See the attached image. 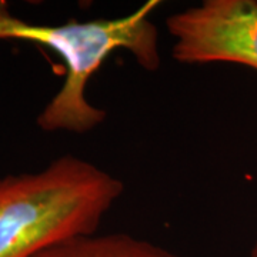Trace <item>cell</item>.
<instances>
[{"mask_svg":"<svg viewBox=\"0 0 257 257\" xmlns=\"http://www.w3.org/2000/svg\"><path fill=\"white\" fill-rule=\"evenodd\" d=\"M159 6L160 0H147L120 18L40 25L13 15L0 2V40L30 42L52 49L67 67L63 86L36 117L37 127L47 133L84 135L104 123L107 113L87 100V83L117 49L127 50L145 70L160 67L159 32L152 22Z\"/></svg>","mask_w":257,"mask_h":257,"instance_id":"cell-1","label":"cell"},{"mask_svg":"<svg viewBox=\"0 0 257 257\" xmlns=\"http://www.w3.org/2000/svg\"><path fill=\"white\" fill-rule=\"evenodd\" d=\"M124 186L90 162L63 155L33 173L0 177V257H33L93 234Z\"/></svg>","mask_w":257,"mask_h":257,"instance_id":"cell-2","label":"cell"},{"mask_svg":"<svg viewBox=\"0 0 257 257\" xmlns=\"http://www.w3.org/2000/svg\"><path fill=\"white\" fill-rule=\"evenodd\" d=\"M173 59L184 64L236 63L257 70V0H203L170 15Z\"/></svg>","mask_w":257,"mask_h":257,"instance_id":"cell-3","label":"cell"},{"mask_svg":"<svg viewBox=\"0 0 257 257\" xmlns=\"http://www.w3.org/2000/svg\"><path fill=\"white\" fill-rule=\"evenodd\" d=\"M33 257H180L127 233L83 234L59 241Z\"/></svg>","mask_w":257,"mask_h":257,"instance_id":"cell-4","label":"cell"},{"mask_svg":"<svg viewBox=\"0 0 257 257\" xmlns=\"http://www.w3.org/2000/svg\"><path fill=\"white\" fill-rule=\"evenodd\" d=\"M250 257H257V243L254 244V247L251 248V253H250Z\"/></svg>","mask_w":257,"mask_h":257,"instance_id":"cell-5","label":"cell"}]
</instances>
